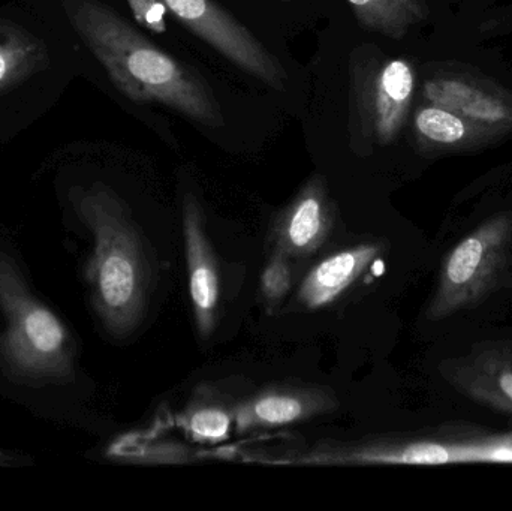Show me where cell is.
I'll return each instance as SVG.
<instances>
[{
    "label": "cell",
    "mask_w": 512,
    "mask_h": 511,
    "mask_svg": "<svg viewBox=\"0 0 512 511\" xmlns=\"http://www.w3.org/2000/svg\"><path fill=\"white\" fill-rule=\"evenodd\" d=\"M66 15L102 63L117 89L132 101L165 105L206 128L225 116L212 87L180 60L156 47L101 0H65Z\"/></svg>",
    "instance_id": "6da1fadb"
},
{
    "label": "cell",
    "mask_w": 512,
    "mask_h": 511,
    "mask_svg": "<svg viewBox=\"0 0 512 511\" xmlns=\"http://www.w3.org/2000/svg\"><path fill=\"white\" fill-rule=\"evenodd\" d=\"M77 213L93 236L86 266L93 309L108 335L128 338L143 323L155 285L149 246L125 201L108 186L80 194Z\"/></svg>",
    "instance_id": "7a4b0ae2"
},
{
    "label": "cell",
    "mask_w": 512,
    "mask_h": 511,
    "mask_svg": "<svg viewBox=\"0 0 512 511\" xmlns=\"http://www.w3.org/2000/svg\"><path fill=\"white\" fill-rule=\"evenodd\" d=\"M0 311L5 333L0 359L9 374L32 384L74 378V342L62 321L39 302L12 258L0 252Z\"/></svg>",
    "instance_id": "3957f363"
},
{
    "label": "cell",
    "mask_w": 512,
    "mask_h": 511,
    "mask_svg": "<svg viewBox=\"0 0 512 511\" xmlns=\"http://www.w3.org/2000/svg\"><path fill=\"white\" fill-rule=\"evenodd\" d=\"M415 93L409 60L375 45L355 48L349 59V140L360 155L393 143L408 119Z\"/></svg>",
    "instance_id": "277c9868"
},
{
    "label": "cell",
    "mask_w": 512,
    "mask_h": 511,
    "mask_svg": "<svg viewBox=\"0 0 512 511\" xmlns=\"http://www.w3.org/2000/svg\"><path fill=\"white\" fill-rule=\"evenodd\" d=\"M511 255L512 213L493 216L475 228L442 261L427 318L445 320L483 303L501 287Z\"/></svg>",
    "instance_id": "5b68a950"
},
{
    "label": "cell",
    "mask_w": 512,
    "mask_h": 511,
    "mask_svg": "<svg viewBox=\"0 0 512 511\" xmlns=\"http://www.w3.org/2000/svg\"><path fill=\"white\" fill-rule=\"evenodd\" d=\"M171 15L228 62L273 89H285L288 72L279 59L215 0H162Z\"/></svg>",
    "instance_id": "8992f818"
},
{
    "label": "cell",
    "mask_w": 512,
    "mask_h": 511,
    "mask_svg": "<svg viewBox=\"0 0 512 511\" xmlns=\"http://www.w3.org/2000/svg\"><path fill=\"white\" fill-rule=\"evenodd\" d=\"M336 204L322 174H313L271 222V251L295 263L318 254L333 236Z\"/></svg>",
    "instance_id": "52a82bcc"
},
{
    "label": "cell",
    "mask_w": 512,
    "mask_h": 511,
    "mask_svg": "<svg viewBox=\"0 0 512 511\" xmlns=\"http://www.w3.org/2000/svg\"><path fill=\"white\" fill-rule=\"evenodd\" d=\"M424 101L450 108L501 138L512 132V90L469 69L448 68L423 84Z\"/></svg>",
    "instance_id": "ba28073f"
},
{
    "label": "cell",
    "mask_w": 512,
    "mask_h": 511,
    "mask_svg": "<svg viewBox=\"0 0 512 511\" xmlns=\"http://www.w3.org/2000/svg\"><path fill=\"white\" fill-rule=\"evenodd\" d=\"M182 218L192 314L198 336L207 341L218 327L221 312V267L207 233L203 206L191 192L183 197Z\"/></svg>",
    "instance_id": "9c48e42d"
},
{
    "label": "cell",
    "mask_w": 512,
    "mask_h": 511,
    "mask_svg": "<svg viewBox=\"0 0 512 511\" xmlns=\"http://www.w3.org/2000/svg\"><path fill=\"white\" fill-rule=\"evenodd\" d=\"M474 461L471 452H451L445 444L408 438L376 440L325 441L304 450L294 459L295 465H441L448 462Z\"/></svg>",
    "instance_id": "30bf717a"
},
{
    "label": "cell",
    "mask_w": 512,
    "mask_h": 511,
    "mask_svg": "<svg viewBox=\"0 0 512 511\" xmlns=\"http://www.w3.org/2000/svg\"><path fill=\"white\" fill-rule=\"evenodd\" d=\"M339 407L333 390L307 384H274L237 399L236 432L273 431L324 416Z\"/></svg>",
    "instance_id": "8fae6325"
},
{
    "label": "cell",
    "mask_w": 512,
    "mask_h": 511,
    "mask_svg": "<svg viewBox=\"0 0 512 511\" xmlns=\"http://www.w3.org/2000/svg\"><path fill=\"white\" fill-rule=\"evenodd\" d=\"M448 378L472 401L512 414V341L477 345L454 362Z\"/></svg>",
    "instance_id": "7c38bea8"
},
{
    "label": "cell",
    "mask_w": 512,
    "mask_h": 511,
    "mask_svg": "<svg viewBox=\"0 0 512 511\" xmlns=\"http://www.w3.org/2000/svg\"><path fill=\"white\" fill-rule=\"evenodd\" d=\"M381 254L376 243H358L339 249L315 264L298 285V305L304 311H319L342 299Z\"/></svg>",
    "instance_id": "4fadbf2b"
},
{
    "label": "cell",
    "mask_w": 512,
    "mask_h": 511,
    "mask_svg": "<svg viewBox=\"0 0 512 511\" xmlns=\"http://www.w3.org/2000/svg\"><path fill=\"white\" fill-rule=\"evenodd\" d=\"M412 125L418 146L427 153L463 152L498 138L462 114L430 102L415 110Z\"/></svg>",
    "instance_id": "5bb4252c"
},
{
    "label": "cell",
    "mask_w": 512,
    "mask_h": 511,
    "mask_svg": "<svg viewBox=\"0 0 512 511\" xmlns=\"http://www.w3.org/2000/svg\"><path fill=\"white\" fill-rule=\"evenodd\" d=\"M237 399L213 384L195 390L188 407L180 416V425L189 440L198 444H219L230 440L236 431Z\"/></svg>",
    "instance_id": "9a60e30c"
},
{
    "label": "cell",
    "mask_w": 512,
    "mask_h": 511,
    "mask_svg": "<svg viewBox=\"0 0 512 511\" xmlns=\"http://www.w3.org/2000/svg\"><path fill=\"white\" fill-rule=\"evenodd\" d=\"M47 65L48 51L41 39L11 21L0 20V93Z\"/></svg>",
    "instance_id": "2e32d148"
},
{
    "label": "cell",
    "mask_w": 512,
    "mask_h": 511,
    "mask_svg": "<svg viewBox=\"0 0 512 511\" xmlns=\"http://www.w3.org/2000/svg\"><path fill=\"white\" fill-rule=\"evenodd\" d=\"M363 29L402 39L429 17L424 0H348Z\"/></svg>",
    "instance_id": "e0dca14e"
},
{
    "label": "cell",
    "mask_w": 512,
    "mask_h": 511,
    "mask_svg": "<svg viewBox=\"0 0 512 511\" xmlns=\"http://www.w3.org/2000/svg\"><path fill=\"white\" fill-rule=\"evenodd\" d=\"M295 282V261L279 251H271L261 273V299L268 312L282 305Z\"/></svg>",
    "instance_id": "ac0fdd59"
},
{
    "label": "cell",
    "mask_w": 512,
    "mask_h": 511,
    "mask_svg": "<svg viewBox=\"0 0 512 511\" xmlns=\"http://www.w3.org/2000/svg\"><path fill=\"white\" fill-rule=\"evenodd\" d=\"M135 21L153 33L167 32V17L170 14L162 0H126Z\"/></svg>",
    "instance_id": "d6986e66"
},
{
    "label": "cell",
    "mask_w": 512,
    "mask_h": 511,
    "mask_svg": "<svg viewBox=\"0 0 512 511\" xmlns=\"http://www.w3.org/2000/svg\"><path fill=\"white\" fill-rule=\"evenodd\" d=\"M490 27L496 30H512V14L505 15L504 20H495L492 23L484 24V29H490Z\"/></svg>",
    "instance_id": "ffe728a7"
},
{
    "label": "cell",
    "mask_w": 512,
    "mask_h": 511,
    "mask_svg": "<svg viewBox=\"0 0 512 511\" xmlns=\"http://www.w3.org/2000/svg\"><path fill=\"white\" fill-rule=\"evenodd\" d=\"M6 462H8V459H6L5 456L0 455V465H6Z\"/></svg>",
    "instance_id": "44dd1931"
},
{
    "label": "cell",
    "mask_w": 512,
    "mask_h": 511,
    "mask_svg": "<svg viewBox=\"0 0 512 511\" xmlns=\"http://www.w3.org/2000/svg\"><path fill=\"white\" fill-rule=\"evenodd\" d=\"M511 440H512V435H511Z\"/></svg>",
    "instance_id": "7402d4cb"
}]
</instances>
